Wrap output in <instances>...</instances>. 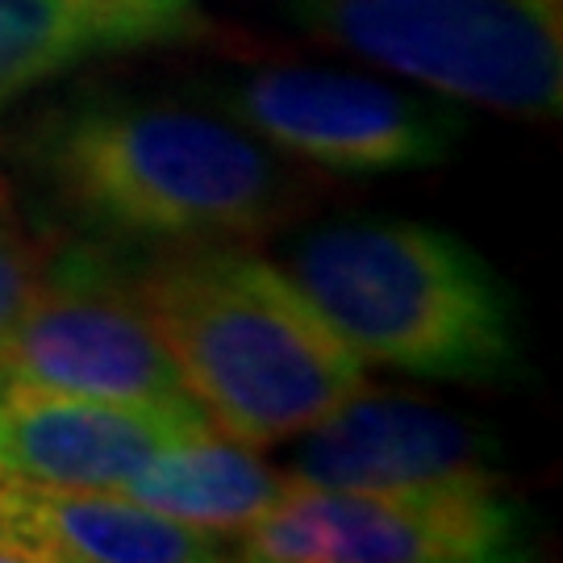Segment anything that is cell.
<instances>
[{
    "label": "cell",
    "mask_w": 563,
    "mask_h": 563,
    "mask_svg": "<svg viewBox=\"0 0 563 563\" xmlns=\"http://www.w3.org/2000/svg\"><path fill=\"white\" fill-rule=\"evenodd\" d=\"M205 30V0H0V113L84 63Z\"/></svg>",
    "instance_id": "11"
},
{
    "label": "cell",
    "mask_w": 563,
    "mask_h": 563,
    "mask_svg": "<svg viewBox=\"0 0 563 563\" xmlns=\"http://www.w3.org/2000/svg\"><path fill=\"white\" fill-rule=\"evenodd\" d=\"M25 172L113 251H188L272 234L301 205L292 163L225 113L76 97L18 139Z\"/></svg>",
    "instance_id": "1"
},
{
    "label": "cell",
    "mask_w": 563,
    "mask_h": 563,
    "mask_svg": "<svg viewBox=\"0 0 563 563\" xmlns=\"http://www.w3.org/2000/svg\"><path fill=\"white\" fill-rule=\"evenodd\" d=\"M297 439L288 476L325 488L481 481L497 476L493 463L501 455L484 426L422 397L372 393L367 384Z\"/></svg>",
    "instance_id": "9"
},
{
    "label": "cell",
    "mask_w": 563,
    "mask_h": 563,
    "mask_svg": "<svg viewBox=\"0 0 563 563\" xmlns=\"http://www.w3.org/2000/svg\"><path fill=\"white\" fill-rule=\"evenodd\" d=\"M288 276L363 363L451 384H509L522 367L509 288L451 230L405 218L313 225Z\"/></svg>",
    "instance_id": "3"
},
{
    "label": "cell",
    "mask_w": 563,
    "mask_h": 563,
    "mask_svg": "<svg viewBox=\"0 0 563 563\" xmlns=\"http://www.w3.org/2000/svg\"><path fill=\"white\" fill-rule=\"evenodd\" d=\"M134 284L184 393L234 443H288L367 384L301 284L242 242L159 251Z\"/></svg>",
    "instance_id": "2"
},
{
    "label": "cell",
    "mask_w": 563,
    "mask_h": 563,
    "mask_svg": "<svg viewBox=\"0 0 563 563\" xmlns=\"http://www.w3.org/2000/svg\"><path fill=\"white\" fill-rule=\"evenodd\" d=\"M292 30L455 104L547 121L563 101V0H276Z\"/></svg>",
    "instance_id": "4"
},
{
    "label": "cell",
    "mask_w": 563,
    "mask_h": 563,
    "mask_svg": "<svg viewBox=\"0 0 563 563\" xmlns=\"http://www.w3.org/2000/svg\"><path fill=\"white\" fill-rule=\"evenodd\" d=\"M225 118L251 130L284 159H305L334 176L426 172L455 155L463 113L426 88L372 80L360 71L272 63L218 84Z\"/></svg>",
    "instance_id": "6"
},
{
    "label": "cell",
    "mask_w": 563,
    "mask_h": 563,
    "mask_svg": "<svg viewBox=\"0 0 563 563\" xmlns=\"http://www.w3.org/2000/svg\"><path fill=\"white\" fill-rule=\"evenodd\" d=\"M230 539L163 518L121 493L0 481V563H205Z\"/></svg>",
    "instance_id": "10"
},
{
    "label": "cell",
    "mask_w": 563,
    "mask_h": 563,
    "mask_svg": "<svg viewBox=\"0 0 563 563\" xmlns=\"http://www.w3.org/2000/svg\"><path fill=\"white\" fill-rule=\"evenodd\" d=\"M526 509L501 476L325 488L292 481L234 539L251 563H488L522 555Z\"/></svg>",
    "instance_id": "5"
},
{
    "label": "cell",
    "mask_w": 563,
    "mask_h": 563,
    "mask_svg": "<svg viewBox=\"0 0 563 563\" xmlns=\"http://www.w3.org/2000/svg\"><path fill=\"white\" fill-rule=\"evenodd\" d=\"M0 380L101 401L197 405L142 309L134 267L92 239L42 260L38 288L0 351Z\"/></svg>",
    "instance_id": "7"
},
{
    "label": "cell",
    "mask_w": 563,
    "mask_h": 563,
    "mask_svg": "<svg viewBox=\"0 0 563 563\" xmlns=\"http://www.w3.org/2000/svg\"><path fill=\"white\" fill-rule=\"evenodd\" d=\"M213 430L197 405H130L0 380V481L118 493L151 460Z\"/></svg>",
    "instance_id": "8"
},
{
    "label": "cell",
    "mask_w": 563,
    "mask_h": 563,
    "mask_svg": "<svg viewBox=\"0 0 563 563\" xmlns=\"http://www.w3.org/2000/svg\"><path fill=\"white\" fill-rule=\"evenodd\" d=\"M288 484L292 476L263 463L255 446L234 443L218 430H205L197 439L163 451L159 460L146 463L118 493L172 518V522L222 534L234 547V539L246 526H255L280 501ZM230 560H234V551H230Z\"/></svg>",
    "instance_id": "12"
},
{
    "label": "cell",
    "mask_w": 563,
    "mask_h": 563,
    "mask_svg": "<svg viewBox=\"0 0 563 563\" xmlns=\"http://www.w3.org/2000/svg\"><path fill=\"white\" fill-rule=\"evenodd\" d=\"M42 255L38 246L21 234L18 218L9 213V205L0 201V351L13 339L25 305L38 288Z\"/></svg>",
    "instance_id": "13"
}]
</instances>
